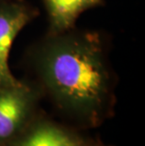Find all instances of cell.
Segmentation results:
<instances>
[{"mask_svg": "<svg viewBox=\"0 0 145 146\" xmlns=\"http://www.w3.org/2000/svg\"><path fill=\"white\" fill-rule=\"evenodd\" d=\"M38 67L42 83L61 110L89 126L103 122L111 107V77L96 35L52 40L42 50Z\"/></svg>", "mask_w": 145, "mask_h": 146, "instance_id": "6da1fadb", "label": "cell"}, {"mask_svg": "<svg viewBox=\"0 0 145 146\" xmlns=\"http://www.w3.org/2000/svg\"><path fill=\"white\" fill-rule=\"evenodd\" d=\"M36 95L26 84L0 88V146L21 131L32 112Z\"/></svg>", "mask_w": 145, "mask_h": 146, "instance_id": "7a4b0ae2", "label": "cell"}, {"mask_svg": "<svg viewBox=\"0 0 145 146\" xmlns=\"http://www.w3.org/2000/svg\"><path fill=\"white\" fill-rule=\"evenodd\" d=\"M31 19V12L18 3L0 5V88L22 84L15 78L9 65L11 45L21 30Z\"/></svg>", "mask_w": 145, "mask_h": 146, "instance_id": "3957f363", "label": "cell"}, {"mask_svg": "<svg viewBox=\"0 0 145 146\" xmlns=\"http://www.w3.org/2000/svg\"><path fill=\"white\" fill-rule=\"evenodd\" d=\"M5 146H86L78 136L47 122L37 123L21 131Z\"/></svg>", "mask_w": 145, "mask_h": 146, "instance_id": "277c9868", "label": "cell"}, {"mask_svg": "<svg viewBox=\"0 0 145 146\" xmlns=\"http://www.w3.org/2000/svg\"><path fill=\"white\" fill-rule=\"evenodd\" d=\"M102 0H44L51 26L55 31L71 29L82 12L99 5Z\"/></svg>", "mask_w": 145, "mask_h": 146, "instance_id": "5b68a950", "label": "cell"}]
</instances>
